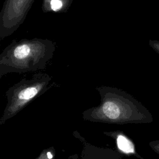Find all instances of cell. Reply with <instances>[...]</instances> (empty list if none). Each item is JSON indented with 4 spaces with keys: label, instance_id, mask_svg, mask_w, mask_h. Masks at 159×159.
I'll use <instances>...</instances> for the list:
<instances>
[{
    "label": "cell",
    "instance_id": "1",
    "mask_svg": "<svg viewBox=\"0 0 159 159\" xmlns=\"http://www.w3.org/2000/svg\"><path fill=\"white\" fill-rule=\"evenodd\" d=\"M101 98L100 104L82 112L83 119L93 122L123 124L135 120V107L131 97L116 87L95 88Z\"/></svg>",
    "mask_w": 159,
    "mask_h": 159
},
{
    "label": "cell",
    "instance_id": "2",
    "mask_svg": "<svg viewBox=\"0 0 159 159\" xmlns=\"http://www.w3.org/2000/svg\"><path fill=\"white\" fill-rule=\"evenodd\" d=\"M51 81L48 75L38 73L29 80L23 78L10 87L5 94L7 102L0 119V125L45 93L50 88Z\"/></svg>",
    "mask_w": 159,
    "mask_h": 159
},
{
    "label": "cell",
    "instance_id": "3",
    "mask_svg": "<svg viewBox=\"0 0 159 159\" xmlns=\"http://www.w3.org/2000/svg\"><path fill=\"white\" fill-rule=\"evenodd\" d=\"M104 134L112 138L116 141L117 147L120 152L127 154L135 152L133 143L121 131L104 132Z\"/></svg>",
    "mask_w": 159,
    "mask_h": 159
},
{
    "label": "cell",
    "instance_id": "4",
    "mask_svg": "<svg viewBox=\"0 0 159 159\" xmlns=\"http://www.w3.org/2000/svg\"><path fill=\"white\" fill-rule=\"evenodd\" d=\"M30 48L29 45L26 44L17 46L14 50L13 56L14 60L21 61H26L27 58L30 56Z\"/></svg>",
    "mask_w": 159,
    "mask_h": 159
},
{
    "label": "cell",
    "instance_id": "5",
    "mask_svg": "<svg viewBox=\"0 0 159 159\" xmlns=\"http://www.w3.org/2000/svg\"><path fill=\"white\" fill-rule=\"evenodd\" d=\"M55 154V149L53 147H51L43 150L39 156L35 159H54Z\"/></svg>",
    "mask_w": 159,
    "mask_h": 159
},
{
    "label": "cell",
    "instance_id": "6",
    "mask_svg": "<svg viewBox=\"0 0 159 159\" xmlns=\"http://www.w3.org/2000/svg\"><path fill=\"white\" fill-rule=\"evenodd\" d=\"M51 7L53 11H58L62 6V3L60 0H52Z\"/></svg>",
    "mask_w": 159,
    "mask_h": 159
},
{
    "label": "cell",
    "instance_id": "7",
    "mask_svg": "<svg viewBox=\"0 0 159 159\" xmlns=\"http://www.w3.org/2000/svg\"><path fill=\"white\" fill-rule=\"evenodd\" d=\"M149 45L151 46L156 52L159 53V40H150L149 41Z\"/></svg>",
    "mask_w": 159,
    "mask_h": 159
}]
</instances>
